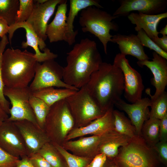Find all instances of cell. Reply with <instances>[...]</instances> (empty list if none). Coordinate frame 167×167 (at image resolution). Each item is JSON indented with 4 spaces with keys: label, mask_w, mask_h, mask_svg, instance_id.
<instances>
[{
    "label": "cell",
    "mask_w": 167,
    "mask_h": 167,
    "mask_svg": "<svg viewBox=\"0 0 167 167\" xmlns=\"http://www.w3.org/2000/svg\"><path fill=\"white\" fill-rule=\"evenodd\" d=\"M161 49L167 53V36L163 35L161 37H157L152 39Z\"/></svg>",
    "instance_id": "cell-41"
},
{
    "label": "cell",
    "mask_w": 167,
    "mask_h": 167,
    "mask_svg": "<svg viewBox=\"0 0 167 167\" xmlns=\"http://www.w3.org/2000/svg\"><path fill=\"white\" fill-rule=\"evenodd\" d=\"M120 6L113 15L127 16L131 12L148 15H156L164 13L167 6V0H120Z\"/></svg>",
    "instance_id": "cell-14"
},
{
    "label": "cell",
    "mask_w": 167,
    "mask_h": 167,
    "mask_svg": "<svg viewBox=\"0 0 167 167\" xmlns=\"http://www.w3.org/2000/svg\"><path fill=\"white\" fill-rule=\"evenodd\" d=\"M118 17L95 6H90L81 11L79 22L84 32H89L97 37L107 54V45L112 42L110 30L117 31L119 26L113 20Z\"/></svg>",
    "instance_id": "cell-5"
},
{
    "label": "cell",
    "mask_w": 167,
    "mask_h": 167,
    "mask_svg": "<svg viewBox=\"0 0 167 167\" xmlns=\"http://www.w3.org/2000/svg\"><path fill=\"white\" fill-rule=\"evenodd\" d=\"M19 160L0 147V167H15Z\"/></svg>",
    "instance_id": "cell-36"
},
{
    "label": "cell",
    "mask_w": 167,
    "mask_h": 167,
    "mask_svg": "<svg viewBox=\"0 0 167 167\" xmlns=\"http://www.w3.org/2000/svg\"><path fill=\"white\" fill-rule=\"evenodd\" d=\"M153 148L156 151L160 162L167 166V141H159Z\"/></svg>",
    "instance_id": "cell-37"
},
{
    "label": "cell",
    "mask_w": 167,
    "mask_h": 167,
    "mask_svg": "<svg viewBox=\"0 0 167 167\" xmlns=\"http://www.w3.org/2000/svg\"><path fill=\"white\" fill-rule=\"evenodd\" d=\"M35 54L27 49L8 48L3 52L1 71L5 86L9 88L28 86L33 79L37 63Z\"/></svg>",
    "instance_id": "cell-3"
},
{
    "label": "cell",
    "mask_w": 167,
    "mask_h": 167,
    "mask_svg": "<svg viewBox=\"0 0 167 167\" xmlns=\"http://www.w3.org/2000/svg\"><path fill=\"white\" fill-rule=\"evenodd\" d=\"M107 158L104 154H98L93 157L86 167H103Z\"/></svg>",
    "instance_id": "cell-39"
},
{
    "label": "cell",
    "mask_w": 167,
    "mask_h": 167,
    "mask_svg": "<svg viewBox=\"0 0 167 167\" xmlns=\"http://www.w3.org/2000/svg\"><path fill=\"white\" fill-rule=\"evenodd\" d=\"M109 131L101 135L82 137L75 140L66 141L62 146L75 155L93 159L99 154L100 145Z\"/></svg>",
    "instance_id": "cell-18"
},
{
    "label": "cell",
    "mask_w": 167,
    "mask_h": 167,
    "mask_svg": "<svg viewBox=\"0 0 167 167\" xmlns=\"http://www.w3.org/2000/svg\"><path fill=\"white\" fill-rule=\"evenodd\" d=\"M24 28L26 32V41H23L21 44V47L26 48L28 46L32 47L34 50L35 56L37 62H43L47 61L54 59L57 54L51 52L50 50L46 47V44L43 40L36 34L31 26L27 22L15 23L10 27L8 32V40L11 44V40L15 32L18 29Z\"/></svg>",
    "instance_id": "cell-11"
},
{
    "label": "cell",
    "mask_w": 167,
    "mask_h": 167,
    "mask_svg": "<svg viewBox=\"0 0 167 167\" xmlns=\"http://www.w3.org/2000/svg\"><path fill=\"white\" fill-rule=\"evenodd\" d=\"M29 102L38 126L44 131L45 122L50 107L43 101L32 94L29 98Z\"/></svg>",
    "instance_id": "cell-29"
},
{
    "label": "cell",
    "mask_w": 167,
    "mask_h": 167,
    "mask_svg": "<svg viewBox=\"0 0 167 167\" xmlns=\"http://www.w3.org/2000/svg\"><path fill=\"white\" fill-rule=\"evenodd\" d=\"M64 72V67L54 59L47 61L41 64L38 62L33 79L29 87L32 92L50 87L79 90L62 80Z\"/></svg>",
    "instance_id": "cell-8"
},
{
    "label": "cell",
    "mask_w": 167,
    "mask_h": 167,
    "mask_svg": "<svg viewBox=\"0 0 167 167\" xmlns=\"http://www.w3.org/2000/svg\"><path fill=\"white\" fill-rule=\"evenodd\" d=\"M63 0H47L45 3H35L32 12L27 22L38 36L45 41L47 38L46 34L48 23L53 15L56 6Z\"/></svg>",
    "instance_id": "cell-13"
},
{
    "label": "cell",
    "mask_w": 167,
    "mask_h": 167,
    "mask_svg": "<svg viewBox=\"0 0 167 167\" xmlns=\"http://www.w3.org/2000/svg\"><path fill=\"white\" fill-rule=\"evenodd\" d=\"M113 64L122 71L124 79V96L127 101L133 103L142 98L144 87L142 76L132 68L126 56L117 54Z\"/></svg>",
    "instance_id": "cell-10"
},
{
    "label": "cell",
    "mask_w": 167,
    "mask_h": 167,
    "mask_svg": "<svg viewBox=\"0 0 167 167\" xmlns=\"http://www.w3.org/2000/svg\"><path fill=\"white\" fill-rule=\"evenodd\" d=\"M130 139L114 130H111L102 142L99 148V154L103 153L107 158L113 159L118 155L119 148L126 145Z\"/></svg>",
    "instance_id": "cell-24"
},
{
    "label": "cell",
    "mask_w": 167,
    "mask_h": 167,
    "mask_svg": "<svg viewBox=\"0 0 167 167\" xmlns=\"http://www.w3.org/2000/svg\"><path fill=\"white\" fill-rule=\"evenodd\" d=\"M103 167H118L113 159L107 158Z\"/></svg>",
    "instance_id": "cell-45"
},
{
    "label": "cell",
    "mask_w": 167,
    "mask_h": 167,
    "mask_svg": "<svg viewBox=\"0 0 167 167\" xmlns=\"http://www.w3.org/2000/svg\"><path fill=\"white\" fill-rule=\"evenodd\" d=\"M19 130L30 154L37 152L46 143L50 142L45 132L27 120L13 122Z\"/></svg>",
    "instance_id": "cell-16"
},
{
    "label": "cell",
    "mask_w": 167,
    "mask_h": 167,
    "mask_svg": "<svg viewBox=\"0 0 167 167\" xmlns=\"http://www.w3.org/2000/svg\"><path fill=\"white\" fill-rule=\"evenodd\" d=\"M37 152L53 167H68L63 157L51 142L45 144Z\"/></svg>",
    "instance_id": "cell-28"
},
{
    "label": "cell",
    "mask_w": 167,
    "mask_h": 167,
    "mask_svg": "<svg viewBox=\"0 0 167 167\" xmlns=\"http://www.w3.org/2000/svg\"><path fill=\"white\" fill-rule=\"evenodd\" d=\"M9 43L6 35L1 38L0 41V103L5 112L9 114L10 102L8 101L4 94L3 90L5 86L3 81L2 71L1 62L3 53L7 44Z\"/></svg>",
    "instance_id": "cell-33"
},
{
    "label": "cell",
    "mask_w": 167,
    "mask_h": 167,
    "mask_svg": "<svg viewBox=\"0 0 167 167\" xmlns=\"http://www.w3.org/2000/svg\"><path fill=\"white\" fill-rule=\"evenodd\" d=\"M150 117L160 120L167 115V93L165 91L155 98H151Z\"/></svg>",
    "instance_id": "cell-31"
},
{
    "label": "cell",
    "mask_w": 167,
    "mask_h": 167,
    "mask_svg": "<svg viewBox=\"0 0 167 167\" xmlns=\"http://www.w3.org/2000/svg\"><path fill=\"white\" fill-rule=\"evenodd\" d=\"M19 3V0H0V17L6 20L10 27L15 24Z\"/></svg>",
    "instance_id": "cell-30"
},
{
    "label": "cell",
    "mask_w": 167,
    "mask_h": 167,
    "mask_svg": "<svg viewBox=\"0 0 167 167\" xmlns=\"http://www.w3.org/2000/svg\"><path fill=\"white\" fill-rule=\"evenodd\" d=\"M74 125V119L65 99L56 102L50 107L44 131L51 142L62 146Z\"/></svg>",
    "instance_id": "cell-6"
},
{
    "label": "cell",
    "mask_w": 167,
    "mask_h": 167,
    "mask_svg": "<svg viewBox=\"0 0 167 167\" xmlns=\"http://www.w3.org/2000/svg\"><path fill=\"white\" fill-rule=\"evenodd\" d=\"M47 0H36L35 1L39 3H43L45 2Z\"/></svg>",
    "instance_id": "cell-47"
},
{
    "label": "cell",
    "mask_w": 167,
    "mask_h": 167,
    "mask_svg": "<svg viewBox=\"0 0 167 167\" xmlns=\"http://www.w3.org/2000/svg\"><path fill=\"white\" fill-rule=\"evenodd\" d=\"M91 96L105 113L113 108L121 99L124 89L121 70L113 64L102 62L85 85Z\"/></svg>",
    "instance_id": "cell-2"
},
{
    "label": "cell",
    "mask_w": 167,
    "mask_h": 167,
    "mask_svg": "<svg viewBox=\"0 0 167 167\" xmlns=\"http://www.w3.org/2000/svg\"><path fill=\"white\" fill-rule=\"evenodd\" d=\"M67 1L63 0L58 6L53 21L48 24L46 34L50 43L64 41L66 32Z\"/></svg>",
    "instance_id": "cell-22"
},
{
    "label": "cell",
    "mask_w": 167,
    "mask_h": 167,
    "mask_svg": "<svg viewBox=\"0 0 167 167\" xmlns=\"http://www.w3.org/2000/svg\"><path fill=\"white\" fill-rule=\"evenodd\" d=\"M159 34H162L163 35H167V25L166 24L165 27L163 28L159 32Z\"/></svg>",
    "instance_id": "cell-46"
},
{
    "label": "cell",
    "mask_w": 167,
    "mask_h": 167,
    "mask_svg": "<svg viewBox=\"0 0 167 167\" xmlns=\"http://www.w3.org/2000/svg\"><path fill=\"white\" fill-rule=\"evenodd\" d=\"M113 159L118 167H159L160 162L155 149L137 135L119 148Z\"/></svg>",
    "instance_id": "cell-4"
},
{
    "label": "cell",
    "mask_w": 167,
    "mask_h": 167,
    "mask_svg": "<svg viewBox=\"0 0 167 167\" xmlns=\"http://www.w3.org/2000/svg\"><path fill=\"white\" fill-rule=\"evenodd\" d=\"M160 141H167V115L160 120Z\"/></svg>",
    "instance_id": "cell-40"
},
{
    "label": "cell",
    "mask_w": 167,
    "mask_h": 167,
    "mask_svg": "<svg viewBox=\"0 0 167 167\" xmlns=\"http://www.w3.org/2000/svg\"><path fill=\"white\" fill-rule=\"evenodd\" d=\"M113 110V108H110L102 116L85 126L74 128L68 134L65 141L87 135H101L114 130Z\"/></svg>",
    "instance_id": "cell-19"
},
{
    "label": "cell",
    "mask_w": 167,
    "mask_h": 167,
    "mask_svg": "<svg viewBox=\"0 0 167 167\" xmlns=\"http://www.w3.org/2000/svg\"><path fill=\"white\" fill-rule=\"evenodd\" d=\"M137 36L142 45L148 48L157 54L167 59V53L158 46L146 34L143 29L137 32Z\"/></svg>",
    "instance_id": "cell-35"
},
{
    "label": "cell",
    "mask_w": 167,
    "mask_h": 167,
    "mask_svg": "<svg viewBox=\"0 0 167 167\" xmlns=\"http://www.w3.org/2000/svg\"><path fill=\"white\" fill-rule=\"evenodd\" d=\"M66 99L74 119V128L85 126L105 113L89 93L85 85Z\"/></svg>",
    "instance_id": "cell-7"
},
{
    "label": "cell",
    "mask_w": 167,
    "mask_h": 167,
    "mask_svg": "<svg viewBox=\"0 0 167 167\" xmlns=\"http://www.w3.org/2000/svg\"><path fill=\"white\" fill-rule=\"evenodd\" d=\"M78 90L66 88H55L50 87L32 93L33 95L42 100L50 107L56 102L73 95Z\"/></svg>",
    "instance_id": "cell-25"
},
{
    "label": "cell",
    "mask_w": 167,
    "mask_h": 167,
    "mask_svg": "<svg viewBox=\"0 0 167 167\" xmlns=\"http://www.w3.org/2000/svg\"><path fill=\"white\" fill-rule=\"evenodd\" d=\"M3 93L5 96L9 98L12 105L7 120L12 122L27 120L38 126L29 102L32 94L29 86L19 88L5 86Z\"/></svg>",
    "instance_id": "cell-9"
},
{
    "label": "cell",
    "mask_w": 167,
    "mask_h": 167,
    "mask_svg": "<svg viewBox=\"0 0 167 167\" xmlns=\"http://www.w3.org/2000/svg\"><path fill=\"white\" fill-rule=\"evenodd\" d=\"M19 6L15 18V23L27 21L33 11L35 2L33 0H19Z\"/></svg>",
    "instance_id": "cell-34"
},
{
    "label": "cell",
    "mask_w": 167,
    "mask_h": 167,
    "mask_svg": "<svg viewBox=\"0 0 167 167\" xmlns=\"http://www.w3.org/2000/svg\"><path fill=\"white\" fill-rule=\"evenodd\" d=\"M64 158L68 167H86L92 159L71 153L62 146L52 143Z\"/></svg>",
    "instance_id": "cell-32"
},
{
    "label": "cell",
    "mask_w": 167,
    "mask_h": 167,
    "mask_svg": "<svg viewBox=\"0 0 167 167\" xmlns=\"http://www.w3.org/2000/svg\"><path fill=\"white\" fill-rule=\"evenodd\" d=\"M28 156L32 163L35 167H53L38 152L30 154Z\"/></svg>",
    "instance_id": "cell-38"
},
{
    "label": "cell",
    "mask_w": 167,
    "mask_h": 167,
    "mask_svg": "<svg viewBox=\"0 0 167 167\" xmlns=\"http://www.w3.org/2000/svg\"><path fill=\"white\" fill-rule=\"evenodd\" d=\"M0 147L19 158L29 155L19 130L13 122L7 119L0 125Z\"/></svg>",
    "instance_id": "cell-12"
},
{
    "label": "cell",
    "mask_w": 167,
    "mask_h": 167,
    "mask_svg": "<svg viewBox=\"0 0 167 167\" xmlns=\"http://www.w3.org/2000/svg\"><path fill=\"white\" fill-rule=\"evenodd\" d=\"M66 54L63 81L79 89L87 84L103 62L96 43L87 38L75 44Z\"/></svg>",
    "instance_id": "cell-1"
},
{
    "label": "cell",
    "mask_w": 167,
    "mask_h": 167,
    "mask_svg": "<svg viewBox=\"0 0 167 167\" xmlns=\"http://www.w3.org/2000/svg\"><path fill=\"white\" fill-rule=\"evenodd\" d=\"M8 117V114L5 112L0 103V125Z\"/></svg>",
    "instance_id": "cell-44"
},
{
    "label": "cell",
    "mask_w": 167,
    "mask_h": 167,
    "mask_svg": "<svg viewBox=\"0 0 167 167\" xmlns=\"http://www.w3.org/2000/svg\"><path fill=\"white\" fill-rule=\"evenodd\" d=\"M111 42L118 45L120 53L124 55H131L136 58L138 61L148 60L150 59L145 53L137 35L118 34L113 36Z\"/></svg>",
    "instance_id": "cell-20"
},
{
    "label": "cell",
    "mask_w": 167,
    "mask_h": 167,
    "mask_svg": "<svg viewBox=\"0 0 167 167\" xmlns=\"http://www.w3.org/2000/svg\"><path fill=\"white\" fill-rule=\"evenodd\" d=\"M152 57L151 61H138L137 63L140 67L147 66L153 75V77L151 79V82L155 88V92L152 95L150 90L148 89L147 93L151 98L154 99L165 91L167 85V59L154 51L152 53Z\"/></svg>",
    "instance_id": "cell-15"
},
{
    "label": "cell",
    "mask_w": 167,
    "mask_h": 167,
    "mask_svg": "<svg viewBox=\"0 0 167 167\" xmlns=\"http://www.w3.org/2000/svg\"><path fill=\"white\" fill-rule=\"evenodd\" d=\"M9 29L10 26L7 23L0 17V37L2 38L8 33Z\"/></svg>",
    "instance_id": "cell-42"
},
{
    "label": "cell",
    "mask_w": 167,
    "mask_h": 167,
    "mask_svg": "<svg viewBox=\"0 0 167 167\" xmlns=\"http://www.w3.org/2000/svg\"><path fill=\"white\" fill-rule=\"evenodd\" d=\"M127 114L136 129V135L141 136V130L144 122L150 118L148 107L151 106L150 99L144 97L131 104L126 103L122 98L114 105Z\"/></svg>",
    "instance_id": "cell-17"
},
{
    "label": "cell",
    "mask_w": 167,
    "mask_h": 167,
    "mask_svg": "<svg viewBox=\"0 0 167 167\" xmlns=\"http://www.w3.org/2000/svg\"><path fill=\"white\" fill-rule=\"evenodd\" d=\"M113 114L114 128L116 132L130 138L137 135L135 127L123 112L113 109Z\"/></svg>",
    "instance_id": "cell-27"
},
{
    "label": "cell",
    "mask_w": 167,
    "mask_h": 167,
    "mask_svg": "<svg viewBox=\"0 0 167 167\" xmlns=\"http://www.w3.org/2000/svg\"><path fill=\"white\" fill-rule=\"evenodd\" d=\"M128 19L135 25V30L138 32L143 29L151 39L158 37L157 26L160 22L167 17V12L156 15H148L132 12L127 16Z\"/></svg>",
    "instance_id": "cell-21"
},
{
    "label": "cell",
    "mask_w": 167,
    "mask_h": 167,
    "mask_svg": "<svg viewBox=\"0 0 167 167\" xmlns=\"http://www.w3.org/2000/svg\"><path fill=\"white\" fill-rule=\"evenodd\" d=\"M15 167H35L30 161L28 156L22 157Z\"/></svg>",
    "instance_id": "cell-43"
},
{
    "label": "cell",
    "mask_w": 167,
    "mask_h": 167,
    "mask_svg": "<svg viewBox=\"0 0 167 167\" xmlns=\"http://www.w3.org/2000/svg\"><path fill=\"white\" fill-rule=\"evenodd\" d=\"M97 0H70V6L68 15L67 16L66 32L65 41L69 45H72L75 41L76 37L78 34V30H74L73 23L75 17L79 12L90 6H95L99 8L103 7Z\"/></svg>",
    "instance_id": "cell-23"
},
{
    "label": "cell",
    "mask_w": 167,
    "mask_h": 167,
    "mask_svg": "<svg viewBox=\"0 0 167 167\" xmlns=\"http://www.w3.org/2000/svg\"><path fill=\"white\" fill-rule=\"evenodd\" d=\"M160 120L150 117L143 123L141 136L147 143L153 147L160 141Z\"/></svg>",
    "instance_id": "cell-26"
}]
</instances>
